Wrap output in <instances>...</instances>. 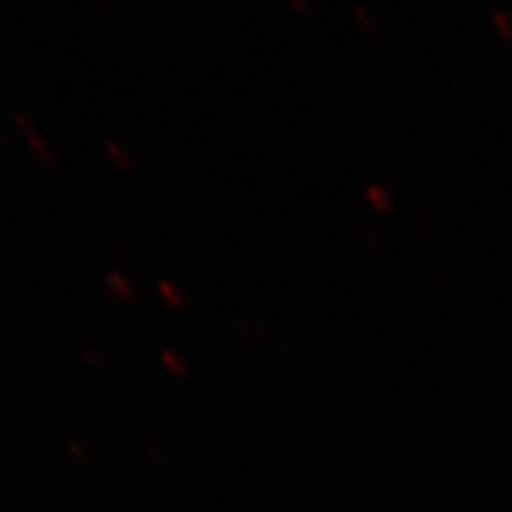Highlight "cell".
I'll use <instances>...</instances> for the list:
<instances>
[{"label": "cell", "instance_id": "obj_4", "mask_svg": "<svg viewBox=\"0 0 512 512\" xmlns=\"http://www.w3.org/2000/svg\"><path fill=\"white\" fill-rule=\"evenodd\" d=\"M105 154H107V158L111 160V163H114L122 171H131L135 167V156L131 154V150L124 146L122 141L109 139L105 143Z\"/></svg>", "mask_w": 512, "mask_h": 512}, {"label": "cell", "instance_id": "obj_2", "mask_svg": "<svg viewBox=\"0 0 512 512\" xmlns=\"http://www.w3.org/2000/svg\"><path fill=\"white\" fill-rule=\"evenodd\" d=\"M105 286L111 295L122 303H128V306H133V303H137L139 299L137 284L126 274H122V271H109L105 276Z\"/></svg>", "mask_w": 512, "mask_h": 512}, {"label": "cell", "instance_id": "obj_8", "mask_svg": "<svg viewBox=\"0 0 512 512\" xmlns=\"http://www.w3.org/2000/svg\"><path fill=\"white\" fill-rule=\"evenodd\" d=\"M163 361H165V365L169 367V370H171L173 374H184V372H186V363H184L178 355H175L173 350H167V352H165Z\"/></svg>", "mask_w": 512, "mask_h": 512}, {"label": "cell", "instance_id": "obj_6", "mask_svg": "<svg viewBox=\"0 0 512 512\" xmlns=\"http://www.w3.org/2000/svg\"><path fill=\"white\" fill-rule=\"evenodd\" d=\"M352 15H355V22H357L359 30L365 32V35H370V32H374V30L378 28L376 18H374L372 11L367 9V7H363V5L355 7V11H352Z\"/></svg>", "mask_w": 512, "mask_h": 512}, {"label": "cell", "instance_id": "obj_5", "mask_svg": "<svg viewBox=\"0 0 512 512\" xmlns=\"http://www.w3.org/2000/svg\"><path fill=\"white\" fill-rule=\"evenodd\" d=\"M365 197H367V203H370L376 212L380 214H387L393 210V197L389 195L387 188L382 186H370L365 190Z\"/></svg>", "mask_w": 512, "mask_h": 512}, {"label": "cell", "instance_id": "obj_9", "mask_svg": "<svg viewBox=\"0 0 512 512\" xmlns=\"http://www.w3.org/2000/svg\"><path fill=\"white\" fill-rule=\"evenodd\" d=\"M288 3H291V7H293L295 11H299V13H306V11L310 9L308 0H288Z\"/></svg>", "mask_w": 512, "mask_h": 512}, {"label": "cell", "instance_id": "obj_1", "mask_svg": "<svg viewBox=\"0 0 512 512\" xmlns=\"http://www.w3.org/2000/svg\"><path fill=\"white\" fill-rule=\"evenodd\" d=\"M13 122L18 126V131L24 135L26 143L30 146L32 154L37 156V160L45 167H52L56 163V154L50 139L43 135V131L39 128V124L32 120L24 111H18V114H13Z\"/></svg>", "mask_w": 512, "mask_h": 512}, {"label": "cell", "instance_id": "obj_3", "mask_svg": "<svg viewBox=\"0 0 512 512\" xmlns=\"http://www.w3.org/2000/svg\"><path fill=\"white\" fill-rule=\"evenodd\" d=\"M156 291H158V297L165 301L167 308H171L175 312L186 310L188 295H186V291H184L180 284H175L173 280H160L156 284Z\"/></svg>", "mask_w": 512, "mask_h": 512}, {"label": "cell", "instance_id": "obj_7", "mask_svg": "<svg viewBox=\"0 0 512 512\" xmlns=\"http://www.w3.org/2000/svg\"><path fill=\"white\" fill-rule=\"evenodd\" d=\"M493 26L504 41H512V15H508L506 11H498L493 15Z\"/></svg>", "mask_w": 512, "mask_h": 512}]
</instances>
